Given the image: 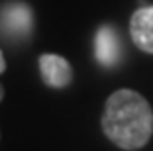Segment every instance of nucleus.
<instances>
[{
    "label": "nucleus",
    "mask_w": 153,
    "mask_h": 151,
    "mask_svg": "<svg viewBox=\"0 0 153 151\" xmlns=\"http://www.w3.org/2000/svg\"><path fill=\"white\" fill-rule=\"evenodd\" d=\"M33 14L26 2H8L0 10V31L10 39H24L32 33Z\"/></svg>",
    "instance_id": "2"
},
{
    "label": "nucleus",
    "mask_w": 153,
    "mask_h": 151,
    "mask_svg": "<svg viewBox=\"0 0 153 151\" xmlns=\"http://www.w3.org/2000/svg\"><path fill=\"white\" fill-rule=\"evenodd\" d=\"M94 55L102 67H114L122 57V41L112 26H102L94 37Z\"/></svg>",
    "instance_id": "4"
},
{
    "label": "nucleus",
    "mask_w": 153,
    "mask_h": 151,
    "mask_svg": "<svg viewBox=\"0 0 153 151\" xmlns=\"http://www.w3.org/2000/svg\"><path fill=\"white\" fill-rule=\"evenodd\" d=\"M130 36L137 49L153 55V6H145L131 14Z\"/></svg>",
    "instance_id": "5"
},
{
    "label": "nucleus",
    "mask_w": 153,
    "mask_h": 151,
    "mask_svg": "<svg viewBox=\"0 0 153 151\" xmlns=\"http://www.w3.org/2000/svg\"><path fill=\"white\" fill-rule=\"evenodd\" d=\"M2 98H4V86L0 85V102H2Z\"/></svg>",
    "instance_id": "7"
},
{
    "label": "nucleus",
    "mask_w": 153,
    "mask_h": 151,
    "mask_svg": "<svg viewBox=\"0 0 153 151\" xmlns=\"http://www.w3.org/2000/svg\"><path fill=\"white\" fill-rule=\"evenodd\" d=\"M6 71V59H4V53L0 51V75Z\"/></svg>",
    "instance_id": "6"
},
{
    "label": "nucleus",
    "mask_w": 153,
    "mask_h": 151,
    "mask_svg": "<svg viewBox=\"0 0 153 151\" xmlns=\"http://www.w3.org/2000/svg\"><path fill=\"white\" fill-rule=\"evenodd\" d=\"M100 124L104 135L116 147L124 151L141 149L153 135L151 104L137 90L120 89L108 96Z\"/></svg>",
    "instance_id": "1"
},
{
    "label": "nucleus",
    "mask_w": 153,
    "mask_h": 151,
    "mask_svg": "<svg viewBox=\"0 0 153 151\" xmlns=\"http://www.w3.org/2000/svg\"><path fill=\"white\" fill-rule=\"evenodd\" d=\"M39 73L43 83L51 89H67L73 83V67L61 55H39Z\"/></svg>",
    "instance_id": "3"
}]
</instances>
